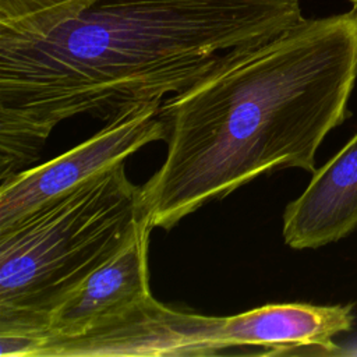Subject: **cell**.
Segmentation results:
<instances>
[{
    "label": "cell",
    "mask_w": 357,
    "mask_h": 357,
    "mask_svg": "<svg viewBox=\"0 0 357 357\" xmlns=\"http://www.w3.org/2000/svg\"><path fill=\"white\" fill-rule=\"evenodd\" d=\"M357 78V13L303 18L236 47L162 102L167 153L142 185L152 227L176 226L261 174L314 173L324 138L347 117Z\"/></svg>",
    "instance_id": "7a4b0ae2"
},
{
    "label": "cell",
    "mask_w": 357,
    "mask_h": 357,
    "mask_svg": "<svg viewBox=\"0 0 357 357\" xmlns=\"http://www.w3.org/2000/svg\"><path fill=\"white\" fill-rule=\"evenodd\" d=\"M353 304H268L222 317L220 342L226 349L262 347L266 354L339 353L335 336L353 326Z\"/></svg>",
    "instance_id": "52a82bcc"
},
{
    "label": "cell",
    "mask_w": 357,
    "mask_h": 357,
    "mask_svg": "<svg viewBox=\"0 0 357 357\" xmlns=\"http://www.w3.org/2000/svg\"><path fill=\"white\" fill-rule=\"evenodd\" d=\"M303 18L298 0H93L40 35L0 36V183L61 121L163 100Z\"/></svg>",
    "instance_id": "6da1fadb"
},
{
    "label": "cell",
    "mask_w": 357,
    "mask_h": 357,
    "mask_svg": "<svg viewBox=\"0 0 357 357\" xmlns=\"http://www.w3.org/2000/svg\"><path fill=\"white\" fill-rule=\"evenodd\" d=\"M222 317L172 310L152 296L131 310L73 337L36 333L31 357L211 356L225 350Z\"/></svg>",
    "instance_id": "5b68a950"
},
{
    "label": "cell",
    "mask_w": 357,
    "mask_h": 357,
    "mask_svg": "<svg viewBox=\"0 0 357 357\" xmlns=\"http://www.w3.org/2000/svg\"><path fill=\"white\" fill-rule=\"evenodd\" d=\"M357 229V132L283 213V238L294 250L335 243Z\"/></svg>",
    "instance_id": "ba28073f"
},
{
    "label": "cell",
    "mask_w": 357,
    "mask_h": 357,
    "mask_svg": "<svg viewBox=\"0 0 357 357\" xmlns=\"http://www.w3.org/2000/svg\"><path fill=\"white\" fill-rule=\"evenodd\" d=\"M152 229L145 212L124 247L61 301L36 335L73 337L149 298L148 248Z\"/></svg>",
    "instance_id": "8992f818"
},
{
    "label": "cell",
    "mask_w": 357,
    "mask_h": 357,
    "mask_svg": "<svg viewBox=\"0 0 357 357\" xmlns=\"http://www.w3.org/2000/svg\"><path fill=\"white\" fill-rule=\"evenodd\" d=\"M353 3V10L357 13V0H350Z\"/></svg>",
    "instance_id": "30bf717a"
},
{
    "label": "cell",
    "mask_w": 357,
    "mask_h": 357,
    "mask_svg": "<svg viewBox=\"0 0 357 357\" xmlns=\"http://www.w3.org/2000/svg\"><path fill=\"white\" fill-rule=\"evenodd\" d=\"M163 100L123 107L86 141L1 181L0 229L116 163L124 162L142 146L153 141H166L167 128L160 116Z\"/></svg>",
    "instance_id": "277c9868"
},
{
    "label": "cell",
    "mask_w": 357,
    "mask_h": 357,
    "mask_svg": "<svg viewBox=\"0 0 357 357\" xmlns=\"http://www.w3.org/2000/svg\"><path fill=\"white\" fill-rule=\"evenodd\" d=\"M93 0H0V36L40 35Z\"/></svg>",
    "instance_id": "9c48e42d"
},
{
    "label": "cell",
    "mask_w": 357,
    "mask_h": 357,
    "mask_svg": "<svg viewBox=\"0 0 357 357\" xmlns=\"http://www.w3.org/2000/svg\"><path fill=\"white\" fill-rule=\"evenodd\" d=\"M144 215L142 185L119 162L0 229V332L38 333Z\"/></svg>",
    "instance_id": "3957f363"
}]
</instances>
